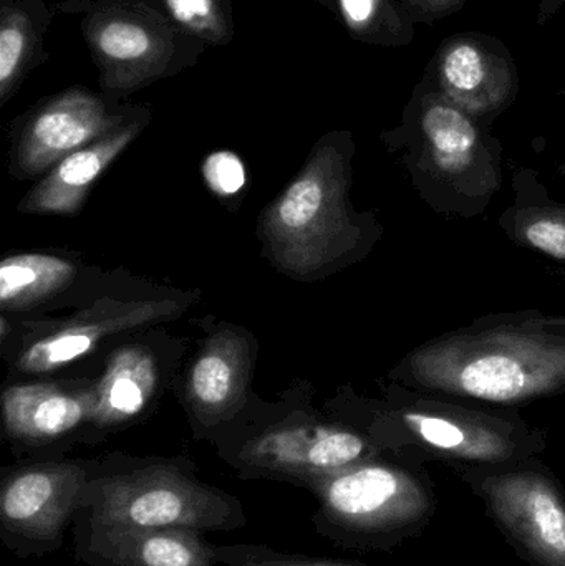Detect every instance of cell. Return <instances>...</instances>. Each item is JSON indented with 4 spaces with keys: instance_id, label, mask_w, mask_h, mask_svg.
<instances>
[{
    "instance_id": "6da1fadb",
    "label": "cell",
    "mask_w": 565,
    "mask_h": 566,
    "mask_svg": "<svg viewBox=\"0 0 565 566\" xmlns=\"http://www.w3.org/2000/svg\"><path fill=\"white\" fill-rule=\"evenodd\" d=\"M317 501L312 524L350 552H384L420 537L438 511L437 491L415 462L381 455L308 482Z\"/></svg>"
},
{
    "instance_id": "7a4b0ae2",
    "label": "cell",
    "mask_w": 565,
    "mask_h": 566,
    "mask_svg": "<svg viewBox=\"0 0 565 566\" xmlns=\"http://www.w3.org/2000/svg\"><path fill=\"white\" fill-rule=\"evenodd\" d=\"M80 512L112 524L169 531H241V499L199 481L185 459L113 455L92 462Z\"/></svg>"
},
{
    "instance_id": "3957f363",
    "label": "cell",
    "mask_w": 565,
    "mask_h": 566,
    "mask_svg": "<svg viewBox=\"0 0 565 566\" xmlns=\"http://www.w3.org/2000/svg\"><path fill=\"white\" fill-rule=\"evenodd\" d=\"M411 376L435 391L514 405L565 385V339L498 326L438 339L411 355Z\"/></svg>"
},
{
    "instance_id": "277c9868",
    "label": "cell",
    "mask_w": 565,
    "mask_h": 566,
    "mask_svg": "<svg viewBox=\"0 0 565 566\" xmlns=\"http://www.w3.org/2000/svg\"><path fill=\"white\" fill-rule=\"evenodd\" d=\"M347 191L342 153L332 146L317 149L262 218V238L282 271L318 274L355 248L358 229Z\"/></svg>"
},
{
    "instance_id": "5b68a950",
    "label": "cell",
    "mask_w": 565,
    "mask_h": 566,
    "mask_svg": "<svg viewBox=\"0 0 565 566\" xmlns=\"http://www.w3.org/2000/svg\"><path fill=\"white\" fill-rule=\"evenodd\" d=\"M490 521L530 566H565V491L537 462L457 469Z\"/></svg>"
},
{
    "instance_id": "8992f818",
    "label": "cell",
    "mask_w": 565,
    "mask_h": 566,
    "mask_svg": "<svg viewBox=\"0 0 565 566\" xmlns=\"http://www.w3.org/2000/svg\"><path fill=\"white\" fill-rule=\"evenodd\" d=\"M92 462L40 459L3 469L0 479V541L17 558L60 551L82 507Z\"/></svg>"
},
{
    "instance_id": "52a82bcc",
    "label": "cell",
    "mask_w": 565,
    "mask_h": 566,
    "mask_svg": "<svg viewBox=\"0 0 565 566\" xmlns=\"http://www.w3.org/2000/svg\"><path fill=\"white\" fill-rule=\"evenodd\" d=\"M391 421L372 441L381 451L391 449L401 461L435 459L457 469L473 468L530 459L540 449L517 426L460 409L407 406Z\"/></svg>"
},
{
    "instance_id": "ba28073f",
    "label": "cell",
    "mask_w": 565,
    "mask_h": 566,
    "mask_svg": "<svg viewBox=\"0 0 565 566\" xmlns=\"http://www.w3.org/2000/svg\"><path fill=\"white\" fill-rule=\"evenodd\" d=\"M378 455L381 449L357 429L314 418H289L239 439L224 459L241 479H268L305 489L314 479Z\"/></svg>"
},
{
    "instance_id": "9c48e42d",
    "label": "cell",
    "mask_w": 565,
    "mask_h": 566,
    "mask_svg": "<svg viewBox=\"0 0 565 566\" xmlns=\"http://www.w3.org/2000/svg\"><path fill=\"white\" fill-rule=\"evenodd\" d=\"M73 555L86 566H218V545L205 534L129 527L79 511L73 522Z\"/></svg>"
},
{
    "instance_id": "30bf717a",
    "label": "cell",
    "mask_w": 565,
    "mask_h": 566,
    "mask_svg": "<svg viewBox=\"0 0 565 566\" xmlns=\"http://www.w3.org/2000/svg\"><path fill=\"white\" fill-rule=\"evenodd\" d=\"M181 312L175 300H100L49 335L20 353L17 368L23 373H49L83 358L103 339L128 329L165 322Z\"/></svg>"
},
{
    "instance_id": "8fae6325",
    "label": "cell",
    "mask_w": 565,
    "mask_h": 566,
    "mask_svg": "<svg viewBox=\"0 0 565 566\" xmlns=\"http://www.w3.org/2000/svg\"><path fill=\"white\" fill-rule=\"evenodd\" d=\"M113 128L115 119L95 96L66 93L30 119L17 148V163L25 175H39Z\"/></svg>"
},
{
    "instance_id": "7c38bea8",
    "label": "cell",
    "mask_w": 565,
    "mask_h": 566,
    "mask_svg": "<svg viewBox=\"0 0 565 566\" xmlns=\"http://www.w3.org/2000/svg\"><path fill=\"white\" fill-rule=\"evenodd\" d=\"M251 368L248 336L222 329L206 342L188 379L189 406L202 431H215L238 415L245 402Z\"/></svg>"
},
{
    "instance_id": "4fadbf2b",
    "label": "cell",
    "mask_w": 565,
    "mask_h": 566,
    "mask_svg": "<svg viewBox=\"0 0 565 566\" xmlns=\"http://www.w3.org/2000/svg\"><path fill=\"white\" fill-rule=\"evenodd\" d=\"M93 391L56 385L12 386L2 396L3 432L13 444L46 448L90 422Z\"/></svg>"
},
{
    "instance_id": "5bb4252c",
    "label": "cell",
    "mask_w": 565,
    "mask_h": 566,
    "mask_svg": "<svg viewBox=\"0 0 565 566\" xmlns=\"http://www.w3.org/2000/svg\"><path fill=\"white\" fill-rule=\"evenodd\" d=\"M138 132L139 125L132 123L66 156L23 199L20 209L30 214H75L96 179L125 151Z\"/></svg>"
},
{
    "instance_id": "9a60e30c",
    "label": "cell",
    "mask_w": 565,
    "mask_h": 566,
    "mask_svg": "<svg viewBox=\"0 0 565 566\" xmlns=\"http://www.w3.org/2000/svg\"><path fill=\"white\" fill-rule=\"evenodd\" d=\"M158 368L145 346H126L109 358L105 375L93 389L90 422L100 429L116 428L142 415L155 395Z\"/></svg>"
},
{
    "instance_id": "2e32d148",
    "label": "cell",
    "mask_w": 565,
    "mask_h": 566,
    "mask_svg": "<svg viewBox=\"0 0 565 566\" xmlns=\"http://www.w3.org/2000/svg\"><path fill=\"white\" fill-rule=\"evenodd\" d=\"M440 73L450 98L467 112H490L506 96V75L498 72V63L491 56L471 43L451 46L441 60Z\"/></svg>"
},
{
    "instance_id": "e0dca14e",
    "label": "cell",
    "mask_w": 565,
    "mask_h": 566,
    "mask_svg": "<svg viewBox=\"0 0 565 566\" xmlns=\"http://www.w3.org/2000/svg\"><path fill=\"white\" fill-rule=\"evenodd\" d=\"M75 265L46 254H20L0 265V305L7 312L29 308L69 285Z\"/></svg>"
},
{
    "instance_id": "ac0fdd59",
    "label": "cell",
    "mask_w": 565,
    "mask_h": 566,
    "mask_svg": "<svg viewBox=\"0 0 565 566\" xmlns=\"http://www.w3.org/2000/svg\"><path fill=\"white\" fill-rule=\"evenodd\" d=\"M423 132L435 166L441 175L457 178L473 165L478 151V133L460 108L433 103L423 115Z\"/></svg>"
},
{
    "instance_id": "d6986e66",
    "label": "cell",
    "mask_w": 565,
    "mask_h": 566,
    "mask_svg": "<svg viewBox=\"0 0 565 566\" xmlns=\"http://www.w3.org/2000/svg\"><path fill=\"white\" fill-rule=\"evenodd\" d=\"M517 238L551 258L565 261V211L557 208H534L516 218Z\"/></svg>"
},
{
    "instance_id": "ffe728a7",
    "label": "cell",
    "mask_w": 565,
    "mask_h": 566,
    "mask_svg": "<svg viewBox=\"0 0 565 566\" xmlns=\"http://www.w3.org/2000/svg\"><path fill=\"white\" fill-rule=\"evenodd\" d=\"M219 564L226 566H372L357 560L285 554L264 544L218 545Z\"/></svg>"
},
{
    "instance_id": "44dd1931",
    "label": "cell",
    "mask_w": 565,
    "mask_h": 566,
    "mask_svg": "<svg viewBox=\"0 0 565 566\" xmlns=\"http://www.w3.org/2000/svg\"><path fill=\"white\" fill-rule=\"evenodd\" d=\"M96 43L112 62H139L151 55L155 43L145 27L128 20H112L100 29Z\"/></svg>"
},
{
    "instance_id": "7402d4cb",
    "label": "cell",
    "mask_w": 565,
    "mask_h": 566,
    "mask_svg": "<svg viewBox=\"0 0 565 566\" xmlns=\"http://www.w3.org/2000/svg\"><path fill=\"white\" fill-rule=\"evenodd\" d=\"M27 50L25 27L19 19H7L0 32V90L2 96L9 92L10 83L17 75V70L22 65Z\"/></svg>"
},
{
    "instance_id": "603a6c76",
    "label": "cell",
    "mask_w": 565,
    "mask_h": 566,
    "mask_svg": "<svg viewBox=\"0 0 565 566\" xmlns=\"http://www.w3.org/2000/svg\"><path fill=\"white\" fill-rule=\"evenodd\" d=\"M209 188L221 196H232L244 186L245 172L241 159L229 151H218L205 163Z\"/></svg>"
},
{
    "instance_id": "cb8c5ba5",
    "label": "cell",
    "mask_w": 565,
    "mask_h": 566,
    "mask_svg": "<svg viewBox=\"0 0 565 566\" xmlns=\"http://www.w3.org/2000/svg\"><path fill=\"white\" fill-rule=\"evenodd\" d=\"M171 15L182 25L201 29L215 19V2L212 0H166Z\"/></svg>"
},
{
    "instance_id": "d4e9b609",
    "label": "cell",
    "mask_w": 565,
    "mask_h": 566,
    "mask_svg": "<svg viewBox=\"0 0 565 566\" xmlns=\"http://www.w3.org/2000/svg\"><path fill=\"white\" fill-rule=\"evenodd\" d=\"M342 12L350 25L364 27L377 10L378 0H341Z\"/></svg>"
}]
</instances>
